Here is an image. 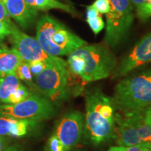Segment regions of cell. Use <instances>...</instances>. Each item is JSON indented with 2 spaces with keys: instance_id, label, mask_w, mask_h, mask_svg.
<instances>
[{
  "instance_id": "6da1fadb",
  "label": "cell",
  "mask_w": 151,
  "mask_h": 151,
  "mask_svg": "<svg viewBox=\"0 0 151 151\" xmlns=\"http://www.w3.org/2000/svg\"><path fill=\"white\" fill-rule=\"evenodd\" d=\"M111 99L122 116L143 113L151 104V69L122 79Z\"/></svg>"
},
{
  "instance_id": "7a4b0ae2",
  "label": "cell",
  "mask_w": 151,
  "mask_h": 151,
  "mask_svg": "<svg viewBox=\"0 0 151 151\" xmlns=\"http://www.w3.org/2000/svg\"><path fill=\"white\" fill-rule=\"evenodd\" d=\"M36 39L46 53L54 57L69 55L88 43L48 14L41 16L37 22Z\"/></svg>"
},
{
  "instance_id": "3957f363",
  "label": "cell",
  "mask_w": 151,
  "mask_h": 151,
  "mask_svg": "<svg viewBox=\"0 0 151 151\" xmlns=\"http://www.w3.org/2000/svg\"><path fill=\"white\" fill-rule=\"evenodd\" d=\"M103 94V92L97 88L88 90L86 94L84 138L94 145L115 139V120L104 118L100 111Z\"/></svg>"
},
{
  "instance_id": "277c9868",
  "label": "cell",
  "mask_w": 151,
  "mask_h": 151,
  "mask_svg": "<svg viewBox=\"0 0 151 151\" xmlns=\"http://www.w3.org/2000/svg\"><path fill=\"white\" fill-rule=\"evenodd\" d=\"M70 73L65 60L52 56L46 68L34 77L35 88L51 101L65 99L68 95Z\"/></svg>"
},
{
  "instance_id": "5b68a950",
  "label": "cell",
  "mask_w": 151,
  "mask_h": 151,
  "mask_svg": "<svg viewBox=\"0 0 151 151\" xmlns=\"http://www.w3.org/2000/svg\"><path fill=\"white\" fill-rule=\"evenodd\" d=\"M110 48L105 43H97L86 45L73 51L84 60V71L81 77L84 83L106 78L113 72L117 60Z\"/></svg>"
},
{
  "instance_id": "8992f818",
  "label": "cell",
  "mask_w": 151,
  "mask_h": 151,
  "mask_svg": "<svg viewBox=\"0 0 151 151\" xmlns=\"http://www.w3.org/2000/svg\"><path fill=\"white\" fill-rule=\"evenodd\" d=\"M110 9L106 14L104 43L116 48L123 42L134 22L133 6L130 0H109Z\"/></svg>"
},
{
  "instance_id": "52a82bcc",
  "label": "cell",
  "mask_w": 151,
  "mask_h": 151,
  "mask_svg": "<svg viewBox=\"0 0 151 151\" xmlns=\"http://www.w3.org/2000/svg\"><path fill=\"white\" fill-rule=\"evenodd\" d=\"M52 101L43 95L30 94L27 99L14 104H0V117L41 121L55 115Z\"/></svg>"
},
{
  "instance_id": "ba28073f",
  "label": "cell",
  "mask_w": 151,
  "mask_h": 151,
  "mask_svg": "<svg viewBox=\"0 0 151 151\" xmlns=\"http://www.w3.org/2000/svg\"><path fill=\"white\" fill-rule=\"evenodd\" d=\"M83 115L79 111H72L62 116L58 122L55 134L59 138L67 151L78 144L83 133Z\"/></svg>"
},
{
  "instance_id": "9c48e42d",
  "label": "cell",
  "mask_w": 151,
  "mask_h": 151,
  "mask_svg": "<svg viewBox=\"0 0 151 151\" xmlns=\"http://www.w3.org/2000/svg\"><path fill=\"white\" fill-rule=\"evenodd\" d=\"M12 50L20 56L22 61H44L47 62L52 56L44 52L35 38L30 37L15 27L9 36Z\"/></svg>"
},
{
  "instance_id": "30bf717a",
  "label": "cell",
  "mask_w": 151,
  "mask_h": 151,
  "mask_svg": "<svg viewBox=\"0 0 151 151\" xmlns=\"http://www.w3.org/2000/svg\"><path fill=\"white\" fill-rule=\"evenodd\" d=\"M151 62V32L143 37L134 47L116 70L113 72V78L125 76L134 69Z\"/></svg>"
},
{
  "instance_id": "8fae6325",
  "label": "cell",
  "mask_w": 151,
  "mask_h": 151,
  "mask_svg": "<svg viewBox=\"0 0 151 151\" xmlns=\"http://www.w3.org/2000/svg\"><path fill=\"white\" fill-rule=\"evenodd\" d=\"M4 5L10 18L22 29H27L37 16V11L30 7L24 0H6Z\"/></svg>"
},
{
  "instance_id": "7c38bea8",
  "label": "cell",
  "mask_w": 151,
  "mask_h": 151,
  "mask_svg": "<svg viewBox=\"0 0 151 151\" xmlns=\"http://www.w3.org/2000/svg\"><path fill=\"white\" fill-rule=\"evenodd\" d=\"M37 121L0 117V137H22L34 129Z\"/></svg>"
},
{
  "instance_id": "4fadbf2b",
  "label": "cell",
  "mask_w": 151,
  "mask_h": 151,
  "mask_svg": "<svg viewBox=\"0 0 151 151\" xmlns=\"http://www.w3.org/2000/svg\"><path fill=\"white\" fill-rule=\"evenodd\" d=\"M22 61L20 56L12 49L6 46H0V78L15 73Z\"/></svg>"
},
{
  "instance_id": "5bb4252c",
  "label": "cell",
  "mask_w": 151,
  "mask_h": 151,
  "mask_svg": "<svg viewBox=\"0 0 151 151\" xmlns=\"http://www.w3.org/2000/svg\"><path fill=\"white\" fill-rule=\"evenodd\" d=\"M21 84L15 73L0 78V103L7 104L9 98Z\"/></svg>"
},
{
  "instance_id": "9a60e30c",
  "label": "cell",
  "mask_w": 151,
  "mask_h": 151,
  "mask_svg": "<svg viewBox=\"0 0 151 151\" xmlns=\"http://www.w3.org/2000/svg\"><path fill=\"white\" fill-rule=\"evenodd\" d=\"M24 1L36 11H48L57 9L73 15L75 14V11L70 6L60 2L58 0H24Z\"/></svg>"
},
{
  "instance_id": "2e32d148",
  "label": "cell",
  "mask_w": 151,
  "mask_h": 151,
  "mask_svg": "<svg viewBox=\"0 0 151 151\" xmlns=\"http://www.w3.org/2000/svg\"><path fill=\"white\" fill-rule=\"evenodd\" d=\"M137 128L142 143L151 147V124L145 120L143 113L128 117Z\"/></svg>"
},
{
  "instance_id": "e0dca14e",
  "label": "cell",
  "mask_w": 151,
  "mask_h": 151,
  "mask_svg": "<svg viewBox=\"0 0 151 151\" xmlns=\"http://www.w3.org/2000/svg\"><path fill=\"white\" fill-rule=\"evenodd\" d=\"M15 73L20 81H23L29 86L34 87L35 88V83H34L33 81V76L32 75L31 71H30L28 62L24 61H22L20 62V65L17 67Z\"/></svg>"
},
{
  "instance_id": "ac0fdd59",
  "label": "cell",
  "mask_w": 151,
  "mask_h": 151,
  "mask_svg": "<svg viewBox=\"0 0 151 151\" xmlns=\"http://www.w3.org/2000/svg\"><path fill=\"white\" fill-rule=\"evenodd\" d=\"M30 95L29 92L28 91L25 86L23 84H21L20 87L16 90L12 95L9 98L7 104H14L24 101Z\"/></svg>"
},
{
  "instance_id": "d6986e66",
  "label": "cell",
  "mask_w": 151,
  "mask_h": 151,
  "mask_svg": "<svg viewBox=\"0 0 151 151\" xmlns=\"http://www.w3.org/2000/svg\"><path fill=\"white\" fill-rule=\"evenodd\" d=\"M137 16L141 21H146L151 17V0H147L140 6L136 8Z\"/></svg>"
},
{
  "instance_id": "ffe728a7",
  "label": "cell",
  "mask_w": 151,
  "mask_h": 151,
  "mask_svg": "<svg viewBox=\"0 0 151 151\" xmlns=\"http://www.w3.org/2000/svg\"><path fill=\"white\" fill-rule=\"evenodd\" d=\"M44 151H67L63 146L59 138L57 137L55 134H53L50 139H48V142L45 148Z\"/></svg>"
},
{
  "instance_id": "44dd1931",
  "label": "cell",
  "mask_w": 151,
  "mask_h": 151,
  "mask_svg": "<svg viewBox=\"0 0 151 151\" xmlns=\"http://www.w3.org/2000/svg\"><path fill=\"white\" fill-rule=\"evenodd\" d=\"M86 20L95 35L99 34L104 27V22L102 18L100 16L88 18L86 19Z\"/></svg>"
},
{
  "instance_id": "7402d4cb",
  "label": "cell",
  "mask_w": 151,
  "mask_h": 151,
  "mask_svg": "<svg viewBox=\"0 0 151 151\" xmlns=\"http://www.w3.org/2000/svg\"><path fill=\"white\" fill-rule=\"evenodd\" d=\"M15 27L16 25L13 22L9 23L0 21V41H2L5 37L10 36Z\"/></svg>"
},
{
  "instance_id": "603a6c76",
  "label": "cell",
  "mask_w": 151,
  "mask_h": 151,
  "mask_svg": "<svg viewBox=\"0 0 151 151\" xmlns=\"http://www.w3.org/2000/svg\"><path fill=\"white\" fill-rule=\"evenodd\" d=\"M29 63L30 71L33 77L39 74L46 67V62L44 61H33Z\"/></svg>"
},
{
  "instance_id": "cb8c5ba5",
  "label": "cell",
  "mask_w": 151,
  "mask_h": 151,
  "mask_svg": "<svg viewBox=\"0 0 151 151\" xmlns=\"http://www.w3.org/2000/svg\"><path fill=\"white\" fill-rule=\"evenodd\" d=\"M92 5L100 14H107L110 9L109 0H96Z\"/></svg>"
},
{
  "instance_id": "d4e9b609",
  "label": "cell",
  "mask_w": 151,
  "mask_h": 151,
  "mask_svg": "<svg viewBox=\"0 0 151 151\" xmlns=\"http://www.w3.org/2000/svg\"><path fill=\"white\" fill-rule=\"evenodd\" d=\"M0 21L11 23V20L9 15L7 12L4 4L0 2Z\"/></svg>"
},
{
  "instance_id": "484cf974",
  "label": "cell",
  "mask_w": 151,
  "mask_h": 151,
  "mask_svg": "<svg viewBox=\"0 0 151 151\" xmlns=\"http://www.w3.org/2000/svg\"><path fill=\"white\" fill-rule=\"evenodd\" d=\"M151 147L144 144H139L135 146L126 147L125 151H148L150 150Z\"/></svg>"
},
{
  "instance_id": "4316f807",
  "label": "cell",
  "mask_w": 151,
  "mask_h": 151,
  "mask_svg": "<svg viewBox=\"0 0 151 151\" xmlns=\"http://www.w3.org/2000/svg\"><path fill=\"white\" fill-rule=\"evenodd\" d=\"M142 113L145 120L148 123L151 124V104L149 106L148 108L145 109Z\"/></svg>"
},
{
  "instance_id": "83f0119b",
  "label": "cell",
  "mask_w": 151,
  "mask_h": 151,
  "mask_svg": "<svg viewBox=\"0 0 151 151\" xmlns=\"http://www.w3.org/2000/svg\"><path fill=\"white\" fill-rule=\"evenodd\" d=\"M9 143V138L6 137H0V151H3L6 148H7Z\"/></svg>"
},
{
  "instance_id": "f1b7e54d",
  "label": "cell",
  "mask_w": 151,
  "mask_h": 151,
  "mask_svg": "<svg viewBox=\"0 0 151 151\" xmlns=\"http://www.w3.org/2000/svg\"><path fill=\"white\" fill-rule=\"evenodd\" d=\"M3 151H24V150L20 145L16 144V145H13V146H8Z\"/></svg>"
},
{
  "instance_id": "f546056e",
  "label": "cell",
  "mask_w": 151,
  "mask_h": 151,
  "mask_svg": "<svg viewBox=\"0 0 151 151\" xmlns=\"http://www.w3.org/2000/svg\"><path fill=\"white\" fill-rule=\"evenodd\" d=\"M147 0H130L132 4H133L135 6L136 8L140 6L141 5H142L143 3H145Z\"/></svg>"
},
{
  "instance_id": "4dcf8cb0",
  "label": "cell",
  "mask_w": 151,
  "mask_h": 151,
  "mask_svg": "<svg viewBox=\"0 0 151 151\" xmlns=\"http://www.w3.org/2000/svg\"><path fill=\"white\" fill-rule=\"evenodd\" d=\"M126 147L123 146H115L111 147L108 151H125Z\"/></svg>"
},
{
  "instance_id": "1f68e13d",
  "label": "cell",
  "mask_w": 151,
  "mask_h": 151,
  "mask_svg": "<svg viewBox=\"0 0 151 151\" xmlns=\"http://www.w3.org/2000/svg\"><path fill=\"white\" fill-rule=\"evenodd\" d=\"M6 1V0H0V2H1L3 4H5Z\"/></svg>"
},
{
  "instance_id": "d6a6232c",
  "label": "cell",
  "mask_w": 151,
  "mask_h": 151,
  "mask_svg": "<svg viewBox=\"0 0 151 151\" xmlns=\"http://www.w3.org/2000/svg\"><path fill=\"white\" fill-rule=\"evenodd\" d=\"M148 151H151V149H150V150H148Z\"/></svg>"
},
{
  "instance_id": "836d02e7",
  "label": "cell",
  "mask_w": 151,
  "mask_h": 151,
  "mask_svg": "<svg viewBox=\"0 0 151 151\" xmlns=\"http://www.w3.org/2000/svg\"><path fill=\"white\" fill-rule=\"evenodd\" d=\"M78 151H80V150H78Z\"/></svg>"
}]
</instances>
